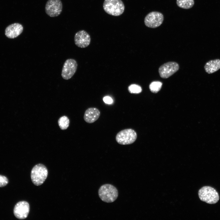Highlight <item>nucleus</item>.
<instances>
[{
    "instance_id": "1",
    "label": "nucleus",
    "mask_w": 220,
    "mask_h": 220,
    "mask_svg": "<svg viewBox=\"0 0 220 220\" xmlns=\"http://www.w3.org/2000/svg\"><path fill=\"white\" fill-rule=\"evenodd\" d=\"M98 193L101 199L107 203L114 202L118 196V191L116 188L110 184L101 185L99 189Z\"/></svg>"
},
{
    "instance_id": "2",
    "label": "nucleus",
    "mask_w": 220,
    "mask_h": 220,
    "mask_svg": "<svg viewBox=\"0 0 220 220\" xmlns=\"http://www.w3.org/2000/svg\"><path fill=\"white\" fill-rule=\"evenodd\" d=\"M103 8L108 14L118 16L124 12L125 6L121 0H105Z\"/></svg>"
},
{
    "instance_id": "3",
    "label": "nucleus",
    "mask_w": 220,
    "mask_h": 220,
    "mask_svg": "<svg viewBox=\"0 0 220 220\" xmlns=\"http://www.w3.org/2000/svg\"><path fill=\"white\" fill-rule=\"evenodd\" d=\"M199 197L201 201L210 204H214L218 201L219 197L218 193L213 188L205 186L198 191Z\"/></svg>"
},
{
    "instance_id": "4",
    "label": "nucleus",
    "mask_w": 220,
    "mask_h": 220,
    "mask_svg": "<svg viewBox=\"0 0 220 220\" xmlns=\"http://www.w3.org/2000/svg\"><path fill=\"white\" fill-rule=\"evenodd\" d=\"M48 174V170L45 166L42 164L36 165L33 167L31 172L32 182L37 186L42 185L46 179Z\"/></svg>"
},
{
    "instance_id": "5",
    "label": "nucleus",
    "mask_w": 220,
    "mask_h": 220,
    "mask_svg": "<svg viewBox=\"0 0 220 220\" xmlns=\"http://www.w3.org/2000/svg\"><path fill=\"white\" fill-rule=\"evenodd\" d=\"M137 134L132 129H126L119 132L116 137L117 142L122 145H127L133 143L136 140Z\"/></svg>"
},
{
    "instance_id": "6",
    "label": "nucleus",
    "mask_w": 220,
    "mask_h": 220,
    "mask_svg": "<svg viewBox=\"0 0 220 220\" xmlns=\"http://www.w3.org/2000/svg\"><path fill=\"white\" fill-rule=\"evenodd\" d=\"M163 20L164 16L162 13L152 11L146 15L144 19V23L146 27L154 28L160 26Z\"/></svg>"
},
{
    "instance_id": "7",
    "label": "nucleus",
    "mask_w": 220,
    "mask_h": 220,
    "mask_svg": "<svg viewBox=\"0 0 220 220\" xmlns=\"http://www.w3.org/2000/svg\"><path fill=\"white\" fill-rule=\"evenodd\" d=\"M62 8V4L61 0H48L46 4L45 11L50 16L55 17L60 14Z\"/></svg>"
},
{
    "instance_id": "8",
    "label": "nucleus",
    "mask_w": 220,
    "mask_h": 220,
    "mask_svg": "<svg viewBox=\"0 0 220 220\" xmlns=\"http://www.w3.org/2000/svg\"><path fill=\"white\" fill-rule=\"evenodd\" d=\"M77 63L73 59H67L64 62L62 69L61 76L64 79L68 80L71 79L76 72Z\"/></svg>"
},
{
    "instance_id": "9",
    "label": "nucleus",
    "mask_w": 220,
    "mask_h": 220,
    "mask_svg": "<svg viewBox=\"0 0 220 220\" xmlns=\"http://www.w3.org/2000/svg\"><path fill=\"white\" fill-rule=\"evenodd\" d=\"M179 65L176 62L170 61L161 65L159 68V73L161 77L167 79L176 72L179 69Z\"/></svg>"
},
{
    "instance_id": "10",
    "label": "nucleus",
    "mask_w": 220,
    "mask_h": 220,
    "mask_svg": "<svg viewBox=\"0 0 220 220\" xmlns=\"http://www.w3.org/2000/svg\"><path fill=\"white\" fill-rule=\"evenodd\" d=\"M74 40L75 44L78 47L85 48L90 44V37L86 31L82 30L77 32L75 35Z\"/></svg>"
},
{
    "instance_id": "11",
    "label": "nucleus",
    "mask_w": 220,
    "mask_h": 220,
    "mask_svg": "<svg viewBox=\"0 0 220 220\" xmlns=\"http://www.w3.org/2000/svg\"><path fill=\"white\" fill-rule=\"evenodd\" d=\"M29 210V205L27 202L20 201L15 205L13 210L14 214L17 218L24 219L27 217Z\"/></svg>"
},
{
    "instance_id": "12",
    "label": "nucleus",
    "mask_w": 220,
    "mask_h": 220,
    "mask_svg": "<svg viewBox=\"0 0 220 220\" xmlns=\"http://www.w3.org/2000/svg\"><path fill=\"white\" fill-rule=\"evenodd\" d=\"M23 30V27L22 24L14 23L9 25L6 28L5 34L8 38L13 39L20 35Z\"/></svg>"
},
{
    "instance_id": "13",
    "label": "nucleus",
    "mask_w": 220,
    "mask_h": 220,
    "mask_svg": "<svg viewBox=\"0 0 220 220\" xmlns=\"http://www.w3.org/2000/svg\"><path fill=\"white\" fill-rule=\"evenodd\" d=\"M100 115V112L97 108H90L87 109L84 113V119L87 123H91L96 121Z\"/></svg>"
},
{
    "instance_id": "14",
    "label": "nucleus",
    "mask_w": 220,
    "mask_h": 220,
    "mask_svg": "<svg viewBox=\"0 0 220 220\" xmlns=\"http://www.w3.org/2000/svg\"><path fill=\"white\" fill-rule=\"evenodd\" d=\"M204 68L205 72L209 74L213 73L220 69V59L211 60L205 64Z\"/></svg>"
},
{
    "instance_id": "15",
    "label": "nucleus",
    "mask_w": 220,
    "mask_h": 220,
    "mask_svg": "<svg viewBox=\"0 0 220 220\" xmlns=\"http://www.w3.org/2000/svg\"><path fill=\"white\" fill-rule=\"evenodd\" d=\"M176 4L181 8L189 9L193 6L194 1V0H176Z\"/></svg>"
},
{
    "instance_id": "16",
    "label": "nucleus",
    "mask_w": 220,
    "mask_h": 220,
    "mask_svg": "<svg viewBox=\"0 0 220 220\" xmlns=\"http://www.w3.org/2000/svg\"><path fill=\"white\" fill-rule=\"evenodd\" d=\"M58 123L60 129L62 130L66 129L68 127L69 120L67 117L63 116L58 119Z\"/></svg>"
},
{
    "instance_id": "17",
    "label": "nucleus",
    "mask_w": 220,
    "mask_h": 220,
    "mask_svg": "<svg viewBox=\"0 0 220 220\" xmlns=\"http://www.w3.org/2000/svg\"><path fill=\"white\" fill-rule=\"evenodd\" d=\"M162 85V83L160 81H153L149 85V88L151 92L156 93L160 90Z\"/></svg>"
},
{
    "instance_id": "18",
    "label": "nucleus",
    "mask_w": 220,
    "mask_h": 220,
    "mask_svg": "<svg viewBox=\"0 0 220 220\" xmlns=\"http://www.w3.org/2000/svg\"><path fill=\"white\" fill-rule=\"evenodd\" d=\"M128 90L130 93L139 94L142 91L141 87L137 85L132 84L128 87Z\"/></svg>"
},
{
    "instance_id": "19",
    "label": "nucleus",
    "mask_w": 220,
    "mask_h": 220,
    "mask_svg": "<svg viewBox=\"0 0 220 220\" xmlns=\"http://www.w3.org/2000/svg\"><path fill=\"white\" fill-rule=\"evenodd\" d=\"M8 183V180L6 177L0 175V187L6 186Z\"/></svg>"
},
{
    "instance_id": "20",
    "label": "nucleus",
    "mask_w": 220,
    "mask_h": 220,
    "mask_svg": "<svg viewBox=\"0 0 220 220\" xmlns=\"http://www.w3.org/2000/svg\"><path fill=\"white\" fill-rule=\"evenodd\" d=\"M103 100L105 103L109 104H112L113 102L112 99L108 96L104 97L103 98Z\"/></svg>"
}]
</instances>
